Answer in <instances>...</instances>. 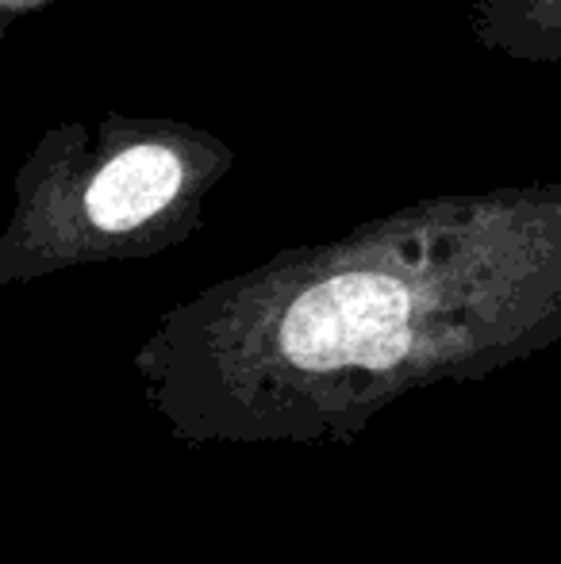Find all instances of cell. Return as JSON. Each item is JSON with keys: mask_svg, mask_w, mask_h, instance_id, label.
Segmentation results:
<instances>
[{"mask_svg": "<svg viewBox=\"0 0 561 564\" xmlns=\"http://www.w3.org/2000/svg\"><path fill=\"white\" fill-rule=\"evenodd\" d=\"M300 369H389L408 354V292L381 273H343L308 289L281 327Z\"/></svg>", "mask_w": 561, "mask_h": 564, "instance_id": "obj_1", "label": "cell"}, {"mask_svg": "<svg viewBox=\"0 0 561 564\" xmlns=\"http://www.w3.org/2000/svg\"><path fill=\"white\" fill-rule=\"evenodd\" d=\"M181 188V162L162 147H131L97 173L89 216L105 230H131L158 216Z\"/></svg>", "mask_w": 561, "mask_h": 564, "instance_id": "obj_2", "label": "cell"}]
</instances>
